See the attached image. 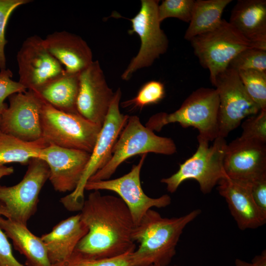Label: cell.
Segmentation results:
<instances>
[{
  "label": "cell",
  "instance_id": "obj_3",
  "mask_svg": "<svg viewBox=\"0 0 266 266\" xmlns=\"http://www.w3.org/2000/svg\"><path fill=\"white\" fill-rule=\"evenodd\" d=\"M219 98L215 89L200 88L192 93L175 111L159 112L152 116L145 126L160 131L166 125L178 123L181 127H192L198 136L213 141L219 135Z\"/></svg>",
  "mask_w": 266,
  "mask_h": 266
},
{
  "label": "cell",
  "instance_id": "obj_27",
  "mask_svg": "<svg viewBox=\"0 0 266 266\" xmlns=\"http://www.w3.org/2000/svg\"><path fill=\"white\" fill-rule=\"evenodd\" d=\"M165 96L164 84L159 81L151 80L142 85L133 98L123 102L121 104L124 108L141 109L146 106L159 103Z\"/></svg>",
  "mask_w": 266,
  "mask_h": 266
},
{
  "label": "cell",
  "instance_id": "obj_7",
  "mask_svg": "<svg viewBox=\"0 0 266 266\" xmlns=\"http://www.w3.org/2000/svg\"><path fill=\"white\" fill-rule=\"evenodd\" d=\"M122 92L118 88L114 94L108 113L98 135L90 159L76 189L61 198L60 201L68 210H80L85 200V186L90 178L102 168L112 157V151L129 116L121 113Z\"/></svg>",
  "mask_w": 266,
  "mask_h": 266
},
{
  "label": "cell",
  "instance_id": "obj_19",
  "mask_svg": "<svg viewBox=\"0 0 266 266\" xmlns=\"http://www.w3.org/2000/svg\"><path fill=\"white\" fill-rule=\"evenodd\" d=\"M48 51L66 72L80 74L94 61L91 48L80 36L66 32H55L44 39Z\"/></svg>",
  "mask_w": 266,
  "mask_h": 266
},
{
  "label": "cell",
  "instance_id": "obj_2",
  "mask_svg": "<svg viewBox=\"0 0 266 266\" xmlns=\"http://www.w3.org/2000/svg\"><path fill=\"white\" fill-rule=\"evenodd\" d=\"M201 213L194 210L178 217L166 218L150 209L133 230V241L138 248L131 254V266L168 265L185 227Z\"/></svg>",
  "mask_w": 266,
  "mask_h": 266
},
{
  "label": "cell",
  "instance_id": "obj_25",
  "mask_svg": "<svg viewBox=\"0 0 266 266\" xmlns=\"http://www.w3.org/2000/svg\"><path fill=\"white\" fill-rule=\"evenodd\" d=\"M48 145L42 137L34 141H26L0 132V166L11 163L28 164L32 159L39 158L41 150Z\"/></svg>",
  "mask_w": 266,
  "mask_h": 266
},
{
  "label": "cell",
  "instance_id": "obj_9",
  "mask_svg": "<svg viewBox=\"0 0 266 266\" xmlns=\"http://www.w3.org/2000/svg\"><path fill=\"white\" fill-rule=\"evenodd\" d=\"M49 177V167L44 161L31 160L18 183L12 186L0 185L2 216L27 225L37 210L39 193Z\"/></svg>",
  "mask_w": 266,
  "mask_h": 266
},
{
  "label": "cell",
  "instance_id": "obj_40",
  "mask_svg": "<svg viewBox=\"0 0 266 266\" xmlns=\"http://www.w3.org/2000/svg\"><path fill=\"white\" fill-rule=\"evenodd\" d=\"M1 132V131H0V133Z\"/></svg>",
  "mask_w": 266,
  "mask_h": 266
},
{
  "label": "cell",
  "instance_id": "obj_21",
  "mask_svg": "<svg viewBox=\"0 0 266 266\" xmlns=\"http://www.w3.org/2000/svg\"><path fill=\"white\" fill-rule=\"evenodd\" d=\"M88 232L78 214L62 220L50 232L43 234L40 238L45 245L52 266L68 258Z\"/></svg>",
  "mask_w": 266,
  "mask_h": 266
},
{
  "label": "cell",
  "instance_id": "obj_26",
  "mask_svg": "<svg viewBox=\"0 0 266 266\" xmlns=\"http://www.w3.org/2000/svg\"><path fill=\"white\" fill-rule=\"evenodd\" d=\"M247 93L260 108L266 110V72L256 70L238 71Z\"/></svg>",
  "mask_w": 266,
  "mask_h": 266
},
{
  "label": "cell",
  "instance_id": "obj_32",
  "mask_svg": "<svg viewBox=\"0 0 266 266\" xmlns=\"http://www.w3.org/2000/svg\"><path fill=\"white\" fill-rule=\"evenodd\" d=\"M30 0H0V69H6L4 47L7 40L5 38V29L12 13L19 6L29 3Z\"/></svg>",
  "mask_w": 266,
  "mask_h": 266
},
{
  "label": "cell",
  "instance_id": "obj_34",
  "mask_svg": "<svg viewBox=\"0 0 266 266\" xmlns=\"http://www.w3.org/2000/svg\"><path fill=\"white\" fill-rule=\"evenodd\" d=\"M2 211L0 205V217ZM0 266H25L15 258L7 236L0 228Z\"/></svg>",
  "mask_w": 266,
  "mask_h": 266
},
{
  "label": "cell",
  "instance_id": "obj_12",
  "mask_svg": "<svg viewBox=\"0 0 266 266\" xmlns=\"http://www.w3.org/2000/svg\"><path fill=\"white\" fill-rule=\"evenodd\" d=\"M147 154L141 155L137 165L133 166L127 174L115 179L88 181L85 190H108L116 193L129 209L136 226L146 212L153 207L164 208L171 203L167 194L156 198L145 194L141 187L140 172Z\"/></svg>",
  "mask_w": 266,
  "mask_h": 266
},
{
  "label": "cell",
  "instance_id": "obj_22",
  "mask_svg": "<svg viewBox=\"0 0 266 266\" xmlns=\"http://www.w3.org/2000/svg\"><path fill=\"white\" fill-rule=\"evenodd\" d=\"M0 228L11 239L15 249L25 256L28 266H52L44 242L27 225L0 216Z\"/></svg>",
  "mask_w": 266,
  "mask_h": 266
},
{
  "label": "cell",
  "instance_id": "obj_4",
  "mask_svg": "<svg viewBox=\"0 0 266 266\" xmlns=\"http://www.w3.org/2000/svg\"><path fill=\"white\" fill-rule=\"evenodd\" d=\"M176 152V146L171 138L156 135L142 125L138 116H129L113 146L110 160L88 181L109 179L121 164L136 155L154 153L170 155Z\"/></svg>",
  "mask_w": 266,
  "mask_h": 266
},
{
  "label": "cell",
  "instance_id": "obj_36",
  "mask_svg": "<svg viewBox=\"0 0 266 266\" xmlns=\"http://www.w3.org/2000/svg\"><path fill=\"white\" fill-rule=\"evenodd\" d=\"M251 266H266V251H263L260 255L256 256L252 260Z\"/></svg>",
  "mask_w": 266,
  "mask_h": 266
},
{
  "label": "cell",
  "instance_id": "obj_5",
  "mask_svg": "<svg viewBox=\"0 0 266 266\" xmlns=\"http://www.w3.org/2000/svg\"><path fill=\"white\" fill-rule=\"evenodd\" d=\"M197 139L198 146L195 153L179 165L175 173L161 180L169 193H174L184 181L194 179L202 193L208 194L227 176L223 165L227 145L225 138L218 136L210 146L209 141L198 136Z\"/></svg>",
  "mask_w": 266,
  "mask_h": 266
},
{
  "label": "cell",
  "instance_id": "obj_13",
  "mask_svg": "<svg viewBox=\"0 0 266 266\" xmlns=\"http://www.w3.org/2000/svg\"><path fill=\"white\" fill-rule=\"evenodd\" d=\"M16 58L19 82L27 90L35 91L66 72L64 66L47 49L44 39L38 35L26 39Z\"/></svg>",
  "mask_w": 266,
  "mask_h": 266
},
{
  "label": "cell",
  "instance_id": "obj_38",
  "mask_svg": "<svg viewBox=\"0 0 266 266\" xmlns=\"http://www.w3.org/2000/svg\"><path fill=\"white\" fill-rule=\"evenodd\" d=\"M235 265L236 266H251L250 263H247L238 259L235 260Z\"/></svg>",
  "mask_w": 266,
  "mask_h": 266
},
{
  "label": "cell",
  "instance_id": "obj_28",
  "mask_svg": "<svg viewBox=\"0 0 266 266\" xmlns=\"http://www.w3.org/2000/svg\"><path fill=\"white\" fill-rule=\"evenodd\" d=\"M228 67L237 72L245 70L266 72V50L255 47L246 48L231 61Z\"/></svg>",
  "mask_w": 266,
  "mask_h": 266
},
{
  "label": "cell",
  "instance_id": "obj_14",
  "mask_svg": "<svg viewBox=\"0 0 266 266\" xmlns=\"http://www.w3.org/2000/svg\"><path fill=\"white\" fill-rule=\"evenodd\" d=\"M8 100L9 106L0 116L1 132L26 141L41 138L42 100L30 90L13 94Z\"/></svg>",
  "mask_w": 266,
  "mask_h": 266
},
{
  "label": "cell",
  "instance_id": "obj_16",
  "mask_svg": "<svg viewBox=\"0 0 266 266\" xmlns=\"http://www.w3.org/2000/svg\"><path fill=\"white\" fill-rule=\"evenodd\" d=\"M86 151L49 145L40 152L39 159L49 169L50 180L59 192H73L77 187L90 159Z\"/></svg>",
  "mask_w": 266,
  "mask_h": 266
},
{
  "label": "cell",
  "instance_id": "obj_23",
  "mask_svg": "<svg viewBox=\"0 0 266 266\" xmlns=\"http://www.w3.org/2000/svg\"><path fill=\"white\" fill-rule=\"evenodd\" d=\"M79 87V74L66 71L33 92L58 110L79 114L76 106Z\"/></svg>",
  "mask_w": 266,
  "mask_h": 266
},
{
  "label": "cell",
  "instance_id": "obj_8",
  "mask_svg": "<svg viewBox=\"0 0 266 266\" xmlns=\"http://www.w3.org/2000/svg\"><path fill=\"white\" fill-rule=\"evenodd\" d=\"M189 41L200 65L209 70L211 83L228 67L238 53L254 47L224 19L214 29L197 35Z\"/></svg>",
  "mask_w": 266,
  "mask_h": 266
},
{
  "label": "cell",
  "instance_id": "obj_39",
  "mask_svg": "<svg viewBox=\"0 0 266 266\" xmlns=\"http://www.w3.org/2000/svg\"><path fill=\"white\" fill-rule=\"evenodd\" d=\"M150 266H177V265L170 266L169 265H166V266H162V265H158V264H154V265H151Z\"/></svg>",
  "mask_w": 266,
  "mask_h": 266
},
{
  "label": "cell",
  "instance_id": "obj_37",
  "mask_svg": "<svg viewBox=\"0 0 266 266\" xmlns=\"http://www.w3.org/2000/svg\"><path fill=\"white\" fill-rule=\"evenodd\" d=\"M14 172V168L12 166H0V178L7 175H9Z\"/></svg>",
  "mask_w": 266,
  "mask_h": 266
},
{
  "label": "cell",
  "instance_id": "obj_31",
  "mask_svg": "<svg viewBox=\"0 0 266 266\" xmlns=\"http://www.w3.org/2000/svg\"><path fill=\"white\" fill-rule=\"evenodd\" d=\"M240 138L266 144V110L248 117L242 123Z\"/></svg>",
  "mask_w": 266,
  "mask_h": 266
},
{
  "label": "cell",
  "instance_id": "obj_18",
  "mask_svg": "<svg viewBox=\"0 0 266 266\" xmlns=\"http://www.w3.org/2000/svg\"><path fill=\"white\" fill-rule=\"evenodd\" d=\"M218 184V192L226 200L239 229H257L266 223V215L255 203L250 183L232 179L227 176Z\"/></svg>",
  "mask_w": 266,
  "mask_h": 266
},
{
  "label": "cell",
  "instance_id": "obj_1",
  "mask_svg": "<svg viewBox=\"0 0 266 266\" xmlns=\"http://www.w3.org/2000/svg\"><path fill=\"white\" fill-rule=\"evenodd\" d=\"M80 211V218L88 232L75 250L97 259L135 250L133 233L135 226L129 209L119 197L93 191Z\"/></svg>",
  "mask_w": 266,
  "mask_h": 266
},
{
  "label": "cell",
  "instance_id": "obj_6",
  "mask_svg": "<svg viewBox=\"0 0 266 266\" xmlns=\"http://www.w3.org/2000/svg\"><path fill=\"white\" fill-rule=\"evenodd\" d=\"M43 100L42 137L49 144L91 153L102 126L79 114L61 111Z\"/></svg>",
  "mask_w": 266,
  "mask_h": 266
},
{
  "label": "cell",
  "instance_id": "obj_11",
  "mask_svg": "<svg viewBox=\"0 0 266 266\" xmlns=\"http://www.w3.org/2000/svg\"><path fill=\"white\" fill-rule=\"evenodd\" d=\"M219 98V135L226 138L245 118L261 109L250 97L238 72L228 67L212 83Z\"/></svg>",
  "mask_w": 266,
  "mask_h": 266
},
{
  "label": "cell",
  "instance_id": "obj_24",
  "mask_svg": "<svg viewBox=\"0 0 266 266\" xmlns=\"http://www.w3.org/2000/svg\"><path fill=\"white\" fill-rule=\"evenodd\" d=\"M232 1V0H195L191 18L184 38L190 41L193 37L218 27L222 20L223 11Z\"/></svg>",
  "mask_w": 266,
  "mask_h": 266
},
{
  "label": "cell",
  "instance_id": "obj_17",
  "mask_svg": "<svg viewBox=\"0 0 266 266\" xmlns=\"http://www.w3.org/2000/svg\"><path fill=\"white\" fill-rule=\"evenodd\" d=\"M223 165L232 179L251 183L266 176V144L239 137L227 144Z\"/></svg>",
  "mask_w": 266,
  "mask_h": 266
},
{
  "label": "cell",
  "instance_id": "obj_10",
  "mask_svg": "<svg viewBox=\"0 0 266 266\" xmlns=\"http://www.w3.org/2000/svg\"><path fill=\"white\" fill-rule=\"evenodd\" d=\"M159 3L157 0H141L139 11L129 19L132 29L128 33L130 34L136 33L139 36L140 46L121 75L124 80H129L137 70L152 65L168 49V39L161 28L158 18Z\"/></svg>",
  "mask_w": 266,
  "mask_h": 266
},
{
  "label": "cell",
  "instance_id": "obj_30",
  "mask_svg": "<svg viewBox=\"0 0 266 266\" xmlns=\"http://www.w3.org/2000/svg\"><path fill=\"white\" fill-rule=\"evenodd\" d=\"M194 0H164L159 4L158 14L161 23L168 18H175L189 23L191 18Z\"/></svg>",
  "mask_w": 266,
  "mask_h": 266
},
{
  "label": "cell",
  "instance_id": "obj_33",
  "mask_svg": "<svg viewBox=\"0 0 266 266\" xmlns=\"http://www.w3.org/2000/svg\"><path fill=\"white\" fill-rule=\"evenodd\" d=\"M13 74L9 69L0 71V116L7 105L4 102V100L11 95L24 92L26 88L19 81L11 79Z\"/></svg>",
  "mask_w": 266,
  "mask_h": 266
},
{
  "label": "cell",
  "instance_id": "obj_15",
  "mask_svg": "<svg viewBox=\"0 0 266 266\" xmlns=\"http://www.w3.org/2000/svg\"><path fill=\"white\" fill-rule=\"evenodd\" d=\"M115 92L108 86L98 61L79 74L77 99L78 113L88 120L102 125Z\"/></svg>",
  "mask_w": 266,
  "mask_h": 266
},
{
  "label": "cell",
  "instance_id": "obj_35",
  "mask_svg": "<svg viewBox=\"0 0 266 266\" xmlns=\"http://www.w3.org/2000/svg\"><path fill=\"white\" fill-rule=\"evenodd\" d=\"M250 190L256 205L266 215V176L250 183Z\"/></svg>",
  "mask_w": 266,
  "mask_h": 266
},
{
  "label": "cell",
  "instance_id": "obj_20",
  "mask_svg": "<svg viewBox=\"0 0 266 266\" xmlns=\"http://www.w3.org/2000/svg\"><path fill=\"white\" fill-rule=\"evenodd\" d=\"M229 23L255 48L266 50V0H238Z\"/></svg>",
  "mask_w": 266,
  "mask_h": 266
},
{
  "label": "cell",
  "instance_id": "obj_29",
  "mask_svg": "<svg viewBox=\"0 0 266 266\" xmlns=\"http://www.w3.org/2000/svg\"><path fill=\"white\" fill-rule=\"evenodd\" d=\"M132 252L112 258L97 259L75 250L68 258L54 266H131L130 258Z\"/></svg>",
  "mask_w": 266,
  "mask_h": 266
}]
</instances>
